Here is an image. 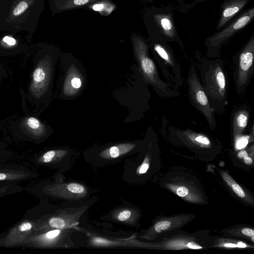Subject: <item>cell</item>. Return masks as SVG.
<instances>
[{
  "label": "cell",
  "mask_w": 254,
  "mask_h": 254,
  "mask_svg": "<svg viewBox=\"0 0 254 254\" xmlns=\"http://www.w3.org/2000/svg\"><path fill=\"white\" fill-rule=\"evenodd\" d=\"M154 50L159 55V56L164 61H165L166 62H167L171 65H174V64L173 63L168 54L164 49V48L162 47L161 45L159 44L155 45L154 46Z\"/></svg>",
  "instance_id": "obj_14"
},
{
  "label": "cell",
  "mask_w": 254,
  "mask_h": 254,
  "mask_svg": "<svg viewBox=\"0 0 254 254\" xmlns=\"http://www.w3.org/2000/svg\"><path fill=\"white\" fill-rule=\"evenodd\" d=\"M171 225L170 222L168 221H163L157 223L154 226L155 230L160 232L162 230L167 229Z\"/></svg>",
  "instance_id": "obj_19"
},
{
  "label": "cell",
  "mask_w": 254,
  "mask_h": 254,
  "mask_svg": "<svg viewBox=\"0 0 254 254\" xmlns=\"http://www.w3.org/2000/svg\"><path fill=\"white\" fill-rule=\"evenodd\" d=\"M187 247L192 249H200L202 248L201 246L193 242H189L188 243Z\"/></svg>",
  "instance_id": "obj_29"
},
{
  "label": "cell",
  "mask_w": 254,
  "mask_h": 254,
  "mask_svg": "<svg viewBox=\"0 0 254 254\" xmlns=\"http://www.w3.org/2000/svg\"><path fill=\"white\" fill-rule=\"evenodd\" d=\"M242 232L245 235L249 237H253L254 235V231L250 228H244L242 230Z\"/></svg>",
  "instance_id": "obj_28"
},
{
  "label": "cell",
  "mask_w": 254,
  "mask_h": 254,
  "mask_svg": "<svg viewBox=\"0 0 254 254\" xmlns=\"http://www.w3.org/2000/svg\"><path fill=\"white\" fill-rule=\"evenodd\" d=\"M207 91L212 97L222 100L226 92V78L222 69L219 65H213L206 77Z\"/></svg>",
  "instance_id": "obj_4"
},
{
  "label": "cell",
  "mask_w": 254,
  "mask_h": 254,
  "mask_svg": "<svg viewBox=\"0 0 254 254\" xmlns=\"http://www.w3.org/2000/svg\"><path fill=\"white\" fill-rule=\"evenodd\" d=\"M232 188L234 191L236 193L237 195L241 198H244L245 197V193L241 188V187L237 183L233 182L231 185Z\"/></svg>",
  "instance_id": "obj_21"
},
{
  "label": "cell",
  "mask_w": 254,
  "mask_h": 254,
  "mask_svg": "<svg viewBox=\"0 0 254 254\" xmlns=\"http://www.w3.org/2000/svg\"><path fill=\"white\" fill-rule=\"evenodd\" d=\"M82 85V80L80 73L74 66H71L65 79L64 94L67 96H73L77 93Z\"/></svg>",
  "instance_id": "obj_6"
},
{
  "label": "cell",
  "mask_w": 254,
  "mask_h": 254,
  "mask_svg": "<svg viewBox=\"0 0 254 254\" xmlns=\"http://www.w3.org/2000/svg\"><path fill=\"white\" fill-rule=\"evenodd\" d=\"M238 247L244 248L247 247L246 245L242 242H239L237 244Z\"/></svg>",
  "instance_id": "obj_35"
},
{
  "label": "cell",
  "mask_w": 254,
  "mask_h": 254,
  "mask_svg": "<svg viewBox=\"0 0 254 254\" xmlns=\"http://www.w3.org/2000/svg\"><path fill=\"white\" fill-rule=\"evenodd\" d=\"M68 190L73 193L81 194L85 191V188L77 183H70L67 186Z\"/></svg>",
  "instance_id": "obj_17"
},
{
  "label": "cell",
  "mask_w": 254,
  "mask_h": 254,
  "mask_svg": "<svg viewBox=\"0 0 254 254\" xmlns=\"http://www.w3.org/2000/svg\"><path fill=\"white\" fill-rule=\"evenodd\" d=\"M28 7V3L24 0L20 1L13 11L14 16H18L24 12Z\"/></svg>",
  "instance_id": "obj_18"
},
{
  "label": "cell",
  "mask_w": 254,
  "mask_h": 254,
  "mask_svg": "<svg viewBox=\"0 0 254 254\" xmlns=\"http://www.w3.org/2000/svg\"><path fill=\"white\" fill-rule=\"evenodd\" d=\"M102 0H57V8L59 11H64L86 6L89 7L94 3Z\"/></svg>",
  "instance_id": "obj_9"
},
{
  "label": "cell",
  "mask_w": 254,
  "mask_h": 254,
  "mask_svg": "<svg viewBox=\"0 0 254 254\" xmlns=\"http://www.w3.org/2000/svg\"><path fill=\"white\" fill-rule=\"evenodd\" d=\"M51 73V64L47 58L41 60L32 74L30 91L36 98L41 97L47 90Z\"/></svg>",
  "instance_id": "obj_3"
},
{
  "label": "cell",
  "mask_w": 254,
  "mask_h": 254,
  "mask_svg": "<svg viewBox=\"0 0 254 254\" xmlns=\"http://www.w3.org/2000/svg\"><path fill=\"white\" fill-rule=\"evenodd\" d=\"M131 216V212L128 210H125L121 212L117 218L121 221H125L127 220Z\"/></svg>",
  "instance_id": "obj_23"
},
{
  "label": "cell",
  "mask_w": 254,
  "mask_h": 254,
  "mask_svg": "<svg viewBox=\"0 0 254 254\" xmlns=\"http://www.w3.org/2000/svg\"><path fill=\"white\" fill-rule=\"evenodd\" d=\"M61 233V229H57L51 230L40 236L39 239L44 242H51L55 240Z\"/></svg>",
  "instance_id": "obj_12"
},
{
  "label": "cell",
  "mask_w": 254,
  "mask_h": 254,
  "mask_svg": "<svg viewBox=\"0 0 254 254\" xmlns=\"http://www.w3.org/2000/svg\"><path fill=\"white\" fill-rule=\"evenodd\" d=\"M149 168V165L147 163H144L141 165L139 170V173L140 174L145 173Z\"/></svg>",
  "instance_id": "obj_30"
},
{
  "label": "cell",
  "mask_w": 254,
  "mask_h": 254,
  "mask_svg": "<svg viewBox=\"0 0 254 254\" xmlns=\"http://www.w3.org/2000/svg\"><path fill=\"white\" fill-rule=\"evenodd\" d=\"M162 27L166 31L170 30L172 28V24L170 20L167 18H163L161 20Z\"/></svg>",
  "instance_id": "obj_24"
},
{
  "label": "cell",
  "mask_w": 254,
  "mask_h": 254,
  "mask_svg": "<svg viewBox=\"0 0 254 254\" xmlns=\"http://www.w3.org/2000/svg\"><path fill=\"white\" fill-rule=\"evenodd\" d=\"M248 143V138L246 136H243L238 139L236 147L238 149L245 148Z\"/></svg>",
  "instance_id": "obj_22"
},
{
  "label": "cell",
  "mask_w": 254,
  "mask_h": 254,
  "mask_svg": "<svg viewBox=\"0 0 254 254\" xmlns=\"http://www.w3.org/2000/svg\"><path fill=\"white\" fill-rule=\"evenodd\" d=\"M188 134L190 138L198 143L206 146L209 145L210 144L209 138L203 135L196 134L195 133H188Z\"/></svg>",
  "instance_id": "obj_15"
},
{
  "label": "cell",
  "mask_w": 254,
  "mask_h": 254,
  "mask_svg": "<svg viewBox=\"0 0 254 254\" xmlns=\"http://www.w3.org/2000/svg\"><path fill=\"white\" fill-rule=\"evenodd\" d=\"M134 146V144L130 143L118 144L103 151L100 155L105 159L116 158L128 152Z\"/></svg>",
  "instance_id": "obj_8"
},
{
  "label": "cell",
  "mask_w": 254,
  "mask_h": 254,
  "mask_svg": "<svg viewBox=\"0 0 254 254\" xmlns=\"http://www.w3.org/2000/svg\"><path fill=\"white\" fill-rule=\"evenodd\" d=\"M247 156H248V154L247 152L245 150L241 151L238 154V157L239 158H243Z\"/></svg>",
  "instance_id": "obj_31"
},
{
  "label": "cell",
  "mask_w": 254,
  "mask_h": 254,
  "mask_svg": "<svg viewBox=\"0 0 254 254\" xmlns=\"http://www.w3.org/2000/svg\"><path fill=\"white\" fill-rule=\"evenodd\" d=\"M22 127L26 132L34 137H41L46 133L44 125L33 117L25 118L22 122Z\"/></svg>",
  "instance_id": "obj_7"
},
{
  "label": "cell",
  "mask_w": 254,
  "mask_h": 254,
  "mask_svg": "<svg viewBox=\"0 0 254 254\" xmlns=\"http://www.w3.org/2000/svg\"><path fill=\"white\" fill-rule=\"evenodd\" d=\"M224 247L228 248H236L238 247L237 245L233 243H227L224 244Z\"/></svg>",
  "instance_id": "obj_33"
},
{
  "label": "cell",
  "mask_w": 254,
  "mask_h": 254,
  "mask_svg": "<svg viewBox=\"0 0 254 254\" xmlns=\"http://www.w3.org/2000/svg\"><path fill=\"white\" fill-rule=\"evenodd\" d=\"M50 226L54 228L62 229L66 226L65 221L62 218L59 217H53L49 221Z\"/></svg>",
  "instance_id": "obj_16"
},
{
  "label": "cell",
  "mask_w": 254,
  "mask_h": 254,
  "mask_svg": "<svg viewBox=\"0 0 254 254\" xmlns=\"http://www.w3.org/2000/svg\"><path fill=\"white\" fill-rule=\"evenodd\" d=\"M7 176L5 174L0 173V181L5 180Z\"/></svg>",
  "instance_id": "obj_34"
},
{
  "label": "cell",
  "mask_w": 254,
  "mask_h": 254,
  "mask_svg": "<svg viewBox=\"0 0 254 254\" xmlns=\"http://www.w3.org/2000/svg\"><path fill=\"white\" fill-rule=\"evenodd\" d=\"M89 7L99 12H107L109 14V12H111L114 10V4L111 2V0H105L94 3Z\"/></svg>",
  "instance_id": "obj_11"
},
{
  "label": "cell",
  "mask_w": 254,
  "mask_h": 254,
  "mask_svg": "<svg viewBox=\"0 0 254 254\" xmlns=\"http://www.w3.org/2000/svg\"><path fill=\"white\" fill-rule=\"evenodd\" d=\"M189 85L190 97L195 106L205 117L210 127L215 128V121L207 97L195 73H190Z\"/></svg>",
  "instance_id": "obj_2"
},
{
  "label": "cell",
  "mask_w": 254,
  "mask_h": 254,
  "mask_svg": "<svg viewBox=\"0 0 254 254\" xmlns=\"http://www.w3.org/2000/svg\"><path fill=\"white\" fill-rule=\"evenodd\" d=\"M239 10L238 6L228 7L223 11V15L224 17H230L236 13Z\"/></svg>",
  "instance_id": "obj_20"
},
{
  "label": "cell",
  "mask_w": 254,
  "mask_h": 254,
  "mask_svg": "<svg viewBox=\"0 0 254 254\" xmlns=\"http://www.w3.org/2000/svg\"><path fill=\"white\" fill-rule=\"evenodd\" d=\"M65 153L64 150H50L45 153L41 157V161L44 163L51 162L57 155Z\"/></svg>",
  "instance_id": "obj_13"
},
{
  "label": "cell",
  "mask_w": 254,
  "mask_h": 254,
  "mask_svg": "<svg viewBox=\"0 0 254 254\" xmlns=\"http://www.w3.org/2000/svg\"><path fill=\"white\" fill-rule=\"evenodd\" d=\"M176 192L179 196L184 197L188 194L189 190L185 187H180L177 190Z\"/></svg>",
  "instance_id": "obj_26"
},
{
  "label": "cell",
  "mask_w": 254,
  "mask_h": 254,
  "mask_svg": "<svg viewBox=\"0 0 254 254\" xmlns=\"http://www.w3.org/2000/svg\"><path fill=\"white\" fill-rule=\"evenodd\" d=\"M132 41L136 57L144 76L152 84L165 91L166 85L159 78L153 62L147 56L145 44L138 37L133 36Z\"/></svg>",
  "instance_id": "obj_1"
},
{
  "label": "cell",
  "mask_w": 254,
  "mask_h": 254,
  "mask_svg": "<svg viewBox=\"0 0 254 254\" xmlns=\"http://www.w3.org/2000/svg\"><path fill=\"white\" fill-rule=\"evenodd\" d=\"M253 46H249L240 55L237 73V84L242 86L247 82L253 65Z\"/></svg>",
  "instance_id": "obj_5"
},
{
  "label": "cell",
  "mask_w": 254,
  "mask_h": 254,
  "mask_svg": "<svg viewBox=\"0 0 254 254\" xmlns=\"http://www.w3.org/2000/svg\"><path fill=\"white\" fill-rule=\"evenodd\" d=\"M32 227V224L29 222H24L19 226V230L21 232H26L30 230Z\"/></svg>",
  "instance_id": "obj_25"
},
{
  "label": "cell",
  "mask_w": 254,
  "mask_h": 254,
  "mask_svg": "<svg viewBox=\"0 0 254 254\" xmlns=\"http://www.w3.org/2000/svg\"><path fill=\"white\" fill-rule=\"evenodd\" d=\"M2 41L9 46H13L16 43V41L14 38L8 36L4 37Z\"/></svg>",
  "instance_id": "obj_27"
},
{
  "label": "cell",
  "mask_w": 254,
  "mask_h": 254,
  "mask_svg": "<svg viewBox=\"0 0 254 254\" xmlns=\"http://www.w3.org/2000/svg\"><path fill=\"white\" fill-rule=\"evenodd\" d=\"M248 121V114L245 111H240L234 116L233 130L235 134L241 133L245 129Z\"/></svg>",
  "instance_id": "obj_10"
},
{
  "label": "cell",
  "mask_w": 254,
  "mask_h": 254,
  "mask_svg": "<svg viewBox=\"0 0 254 254\" xmlns=\"http://www.w3.org/2000/svg\"><path fill=\"white\" fill-rule=\"evenodd\" d=\"M243 158L245 163L247 164H251L253 162L252 159L248 156L244 157Z\"/></svg>",
  "instance_id": "obj_32"
}]
</instances>
